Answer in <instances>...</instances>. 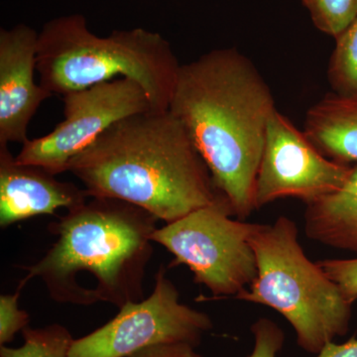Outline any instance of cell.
<instances>
[{
  "label": "cell",
  "mask_w": 357,
  "mask_h": 357,
  "mask_svg": "<svg viewBox=\"0 0 357 357\" xmlns=\"http://www.w3.org/2000/svg\"><path fill=\"white\" fill-rule=\"evenodd\" d=\"M275 109L264 77L236 48L211 51L181 66L169 110L241 220L257 211L256 178Z\"/></svg>",
  "instance_id": "obj_1"
},
{
  "label": "cell",
  "mask_w": 357,
  "mask_h": 357,
  "mask_svg": "<svg viewBox=\"0 0 357 357\" xmlns=\"http://www.w3.org/2000/svg\"><path fill=\"white\" fill-rule=\"evenodd\" d=\"M89 198H112L171 223L222 198L182 122L170 112L130 115L68 166Z\"/></svg>",
  "instance_id": "obj_2"
},
{
  "label": "cell",
  "mask_w": 357,
  "mask_h": 357,
  "mask_svg": "<svg viewBox=\"0 0 357 357\" xmlns=\"http://www.w3.org/2000/svg\"><path fill=\"white\" fill-rule=\"evenodd\" d=\"M159 220L121 199L89 198L49 225L57 237L46 255L24 267L51 299L83 306L79 278L93 279V301L121 307L144 299L143 281L153 255Z\"/></svg>",
  "instance_id": "obj_3"
},
{
  "label": "cell",
  "mask_w": 357,
  "mask_h": 357,
  "mask_svg": "<svg viewBox=\"0 0 357 357\" xmlns=\"http://www.w3.org/2000/svg\"><path fill=\"white\" fill-rule=\"evenodd\" d=\"M181 66L158 33L136 28L98 37L79 14L52 20L39 34L36 69L53 96L126 77L142 86L154 110L166 112Z\"/></svg>",
  "instance_id": "obj_4"
},
{
  "label": "cell",
  "mask_w": 357,
  "mask_h": 357,
  "mask_svg": "<svg viewBox=\"0 0 357 357\" xmlns=\"http://www.w3.org/2000/svg\"><path fill=\"white\" fill-rule=\"evenodd\" d=\"M295 222L281 215L257 223L250 237L257 275L236 300L271 307L284 317L309 354L349 332L352 304L340 287L305 255Z\"/></svg>",
  "instance_id": "obj_5"
},
{
  "label": "cell",
  "mask_w": 357,
  "mask_h": 357,
  "mask_svg": "<svg viewBox=\"0 0 357 357\" xmlns=\"http://www.w3.org/2000/svg\"><path fill=\"white\" fill-rule=\"evenodd\" d=\"M227 199L155 230L152 241L172 253V266L185 265L194 282L204 285L215 299L234 297L249 287L257 275L250 237L257 223L234 220Z\"/></svg>",
  "instance_id": "obj_6"
},
{
  "label": "cell",
  "mask_w": 357,
  "mask_h": 357,
  "mask_svg": "<svg viewBox=\"0 0 357 357\" xmlns=\"http://www.w3.org/2000/svg\"><path fill=\"white\" fill-rule=\"evenodd\" d=\"M114 319L77 340L69 357H128L152 345L187 342L198 347L213 328L208 314L183 304L175 284L160 266L146 299L128 303Z\"/></svg>",
  "instance_id": "obj_7"
},
{
  "label": "cell",
  "mask_w": 357,
  "mask_h": 357,
  "mask_svg": "<svg viewBox=\"0 0 357 357\" xmlns=\"http://www.w3.org/2000/svg\"><path fill=\"white\" fill-rule=\"evenodd\" d=\"M63 102L64 121L50 133L26 141L15 156L18 163L55 176L67 172L70 162L116 122L154 110L142 86L126 77L66 93Z\"/></svg>",
  "instance_id": "obj_8"
},
{
  "label": "cell",
  "mask_w": 357,
  "mask_h": 357,
  "mask_svg": "<svg viewBox=\"0 0 357 357\" xmlns=\"http://www.w3.org/2000/svg\"><path fill=\"white\" fill-rule=\"evenodd\" d=\"M351 169L324 156L304 131L276 109L268 121L256 178V208L280 199L316 201L340 189Z\"/></svg>",
  "instance_id": "obj_9"
},
{
  "label": "cell",
  "mask_w": 357,
  "mask_h": 357,
  "mask_svg": "<svg viewBox=\"0 0 357 357\" xmlns=\"http://www.w3.org/2000/svg\"><path fill=\"white\" fill-rule=\"evenodd\" d=\"M38 39L22 24L0 31V145L24 144L33 116L53 96L35 83Z\"/></svg>",
  "instance_id": "obj_10"
},
{
  "label": "cell",
  "mask_w": 357,
  "mask_h": 357,
  "mask_svg": "<svg viewBox=\"0 0 357 357\" xmlns=\"http://www.w3.org/2000/svg\"><path fill=\"white\" fill-rule=\"evenodd\" d=\"M89 199L86 190L39 166L20 164L8 145H0V225L2 229L39 217L69 211Z\"/></svg>",
  "instance_id": "obj_11"
},
{
  "label": "cell",
  "mask_w": 357,
  "mask_h": 357,
  "mask_svg": "<svg viewBox=\"0 0 357 357\" xmlns=\"http://www.w3.org/2000/svg\"><path fill=\"white\" fill-rule=\"evenodd\" d=\"M303 131L326 158L357 164V93L326 95L307 109Z\"/></svg>",
  "instance_id": "obj_12"
},
{
  "label": "cell",
  "mask_w": 357,
  "mask_h": 357,
  "mask_svg": "<svg viewBox=\"0 0 357 357\" xmlns=\"http://www.w3.org/2000/svg\"><path fill=\"white\" fill-rule=\"evenodd\" d=\"M305 204L307 238L357 255V164L340 189Z\"/></svg>",
  "instance_id": "obj_13"
},
{
  "label": "cell",
  "mask_w": 357,
  "mask_h": 357,
  "mask_svg": "<svg viewBox=\"0 0 357 357\" xmlns=\"http://www.w3.org/2000/svg\"><path fill=\"white\" fill-rule=\"evenodd\" d=\"M21 333L24 344L20 347L0 345V357H69L75 340L60 324L38 328L27 326Z\"/></svg>",
  "instance_id": "obj_14"
},
{
  "label": "cell",
  "mask_w": 357,
  "mask_h": 357,
  "mask_svg": "<svg viewBox=\"0 0 357 357\" xmlns=\"http://www.w3.org/2000/svg\"><path fill=\"white\" fill-rule=\"evenodd\" d=\"M328 81L337 95L357 93V17L335 39L328 67Z\"/></svg>",
  "instance_id": "obj_15"
},
{
  "label": "cell",
  "mask_w": 357,
  "mask_h": 357,
  "mask_svg": "<svg viewBox=\"0 0 357 357\" xmlns=\"http://www.w3.org/2000/svg\"><path fill=\"white\" fill-rule=\"evenodd\" d=\"M319 31L337 39L357 17V0H302Z\"/></svg>",
  "instance_id": "obj_16"
},
{
  "label": "cell",
  "mask_w": 357,
  "mask_h": 357,
  "mask_svg": "<svg viewBox=\"0 0 357 357\" xmlns=\"http://www.w3.org/2000/svg\"><path fill=\"white\" fill-rule=\"evenodd\" d=\"M27 282L23 279L15 293L0 296V345L10 344L18 333L29 326V314L18 306L21 290Z\"/></svg>",
  "instance_id": "obj_17"
},
{
  "label": "cell",
  "mask_w": 357,
  "mask_h": 357,
  "mask_svg": "<svg viewBox=\"0 0 357 357\" xmlns=\"http://www.w3.org/2000/svg\"><path fill=\"white\" fill-rule=\"evenodd\" d=\"M255 349L248 357H277L285 342V333L280 326L267 318L257 319L251 326Z\"/></svg>",
  "instance_id": "obj_18"
},
{
  "label": "cell",
  "mask_w": 357,
  "mask_h": 357,
  "mask_svg": "<svg viewBox=\"0 0 357 357\" xmlns=\"http://www.w3.org/2000/svg\"><path fill=\"white\" fill-rule=\"evenodd\" d=\"M317 263L354 305L357 300V258L325 259Z\"/></svg>",
  "instance_id": "obj_19"
},
{
  "label": "cell",
  "mask_w": 357,
  "mask_h": 357,
  "mask_svg": "<svg viewBox=\"0 0 357 357\" xmlns=\"http://www.w3.org/2000/svg\"><path fill=\"white\" fill-rule=\"evenodd\" d=\"M128 357H203L196 351V347L187 342H172L152 345Z\"/></svg>",
  "instance_id": "obj_20"
},
{
  "label": "cell",
  "mask_w": 357,
  "mask_h": 357,
  "mask_svg": "<svg viewBox=\"0 0 357 357\" xmlns=\"http://www.w3.org/2000/svg\"><path fill=\"white\" fill-rule=\"evenodd\" d=\"M317 357H357V338L352 337L344 344L328 342Z\"/></svg>",
  "instance_id": "obj_21"
}]
</instances>
